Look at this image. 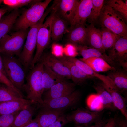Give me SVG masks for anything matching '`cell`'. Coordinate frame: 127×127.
<instances>
[{"label": "cell", "mask_w": 127, "mask_h": 127, "mask_svg": "<svg viewBox=\"0 0 127 127\" xmlns=\"http://www.w3.org/2000/svg\"><path fill=\"white\" fill-rule=\"evenodd\" d=\"M37 63L29 70L26 76V83L24 91L26 93L27 99L29 100L32 104L39 107L44 103L42 79L43 63L40 60Z\"/></svg>", "instance_id": "cell-1"}, {"label": "cell", "mask_w": 127, "mask_h": 127, "mask_svg": "<svg viewBox=\"0 0 127 127\" xmlns=\"http://www.w3.org/2000/svg\"><path fill=\"white\" fill-rule=\"evenodd\" d=\"M51 1V0L43 1L38 0L31 4L29 8L23 11L17 18L13 27L14 29L16 31L26 29L36 24L41 18Z\"/></svg>", "instance_id": "cell-2"}, {"label": "cell", "mask_w": 127, "mask_h": 127, "mask_svg": "<svg viewBox=\"0 0 127 127\" xmlns=\"http://www.w3.org/2000/svg\"><path fill=\"white\" fill-rule=\"evenodd\" d=\"M51 11L49 8L44 12L41 19L35 24L30 27L26 38V41L19 57L25 73L29 71L34 57L33 55L36 46L38 31L48 14Z\"/></svg>", "instance_id": "cell-3"}, {"label": "cell", "mask_w": 127, "mask_h": 127, "mask_svg": "<svg viewBox=\"0 0 127 127\" xmlns=\"http://www.w3.org/2000/svg\"><path fill=\"white\" fill-rule=\"evenodd\" d=\"M102 28L120 36H127V26L123 18L109 5L104 4L99 19Z\"/></svg>", "instance_id": "cell-4"}, {"label": "cell", "mask_w": 127, "mask_h": 127, "mask_svg": "<svg viewBox=\"0 0 127 127\" xmlns=\"http://www.w3.org/2000/svg\"><path fill=\"white\" fill-rule=\"evenodd\" d=\"M1 56L7 77L13 85L22 93L24 91L26 77L22 64L18 58L15 56L2 55Z\"/></svg>", "instance_id": "cell-5"}, {"label": "cell", "mask_w": 127, "mask_h": 127, "mask_svg": "<svg viewBox=\"0 0 127 127\" xmlns=\"http://www.w3.org/2000/svg\"><path fill=\"white\" fill-rule=\"evenodd\" d=\"M29 30L21 29L4 36L0 40V52L4 55L16 56L18 58Z\"/></svg>", "instance_id": "cell-6"}, {"label": "cell", "mask_w": 127, "mask_h": 127, "mask_svg": "<svg viewBox=\"0 0 127 127\" xmlns=\"http://www.w3.org/2000/svg\"><path fill=\"white\" fill-rule=\"evenodd\" d=\"M54 13L51 12L40 28L37 33L36 49L31 64L30 69L32 68L39 61L44 50L48 45L51 38L52 24Z\"/></svg>", "instance_id": "cell-7"}, {"label": "cell", "mask_w": 127, "mask_h": 127, "mask_svg": "<svg viewBox=\"0 0 127 127\" xmlns=\"http://www.w3.org/2000/svg\"><path fill=\"white\" fill-rule=\"evenodd\" d=\"M93 76L96 77L101 82L100 83L111 95L117 109L127 119L126 99L118 90L111 79L107 75L101 74L94 71Z\"/></svg>", "instance_id": "cell-8"}, {"label": "cell", "mask_w": 127, "mask_h": 127, "mask_svg": "<svg viewBox=\"0 0 127 127\" xmlns=\"http://www.w3.org/2000/svg\"><path fill=\"white\" fill-rule=\"evenodd\" d=\"M103 111L102 110L92 111L78 108L66 116L69 122H72L77 126H90L98 123L102 119Z\"/></svg>", "instance_id": "cell-9"}, {"label": "cell", "mask_w": 127, "mask_h": 127, "mask_svg": "<svg viewBox=\"0 0 127 127\" xmlns=\"http://www.w3.org/2000/svg\"><path fill=\"white\" fill-rule=\"evenodd\" d=\"M81 94L78 91L58 98L43 101L44 104L40 106L50 109L63 110L66 108L77 105L81 99Z\"/></svg>", "instance_id": "cell-10"}, {"label": "cell", "mask_w": 127, "mask_h": 127, "mask_svg": "<svg viewBox=\"0 0 127 127\" xmlns=\"http://www.w3.org/2000/svg\"><path fill=\"white\" fill-rule=\"evenodd\" d=\"M79 1L77 0H54L52 4V7L51 11L70 24Z\"/></svg>", "instance_id": "cell-11"}, {"label": "cell", "mask_w": 127, "mask_h": 127, "mask_svg": "<svg viewBox=\"0 0 127 127\" xmlns=\"http://www.w3.org/2000/svg\"><path fill=\"white\" fill-rule=\"evenodd\" d=\"M108 55L119 66L127 71V36L120 37L109 49Z\"/></svg>", "instance_id": "cell-12"}, {"label": "cell", "mask_w": 127, "mask_h": 127, "mask_svg": "<svg viewBox=\"0 0 127 127\" xmlns=\"http://www.w3.org/2000/svg\"><path fill=\"white\" fill-rule=\"evenodd\" d=\"M75 84L65 80L55 84L44 92L43 101L58 98L70 94L75 90Z\"/></svg>", "instance_id": "cell-13"}, {"label": "cell", "mask_w": 127, "mask_h": 127, "mask_svg": "<svg viewBox=\"0 0 127 127\" xmlns=\"http://www.w3.org/2000/svg\"><path fill=\"white\" fill-rule=\"evenodd\" d=\"M92 6V0L79 1L69 29L79 25L85 26L87 20L90 15Z\"/></svg>", "instance_id": "cell-14"}, {"label": "cell", "mask_w": 127, "mask_h": 127, "mask_svg": "<svg viewBox=\"0 0 127 127\" xmlns=\"http://www.w3.org/2000/svg\"><path fill=\"white\" fill-rule=\"evenodd\" d=\"M40 60L65 79H71V74L68 69L52 54L47 53L43 54Z\"/></svg>", "instance_id": "cell-15"}, {"label": "cell", "mask_w": 127, "mask_h": 127, "mask_svg": "<svg viewBox=\"0 0 127 127\" xmlns=\"http://www.w3.org/2000/svg\"><path fill=\"white\" fill-rule=\"evenodd\" d=\"M31 104L29 100L24 98L0 102V115L18 112Z\"/></svg>", "instance_id": "cell-16"}, {"label": "cell", "mask_w": 127, "mask_h": 127, "mask_svg": "<svg viewBox=\"0 0 127 127\" xmlns=\"http://www.w3.org/2000/svg\"><path fill=\"white\" fill-rule=\"evenodd\" d=\"M36 117L40 127H47L64 114V110L50 109L42 106Z\"/></svg>", "instance_id": "cell-17"}, {"label": "cell", "mask_w": 127, "mask_h": 127, "mask_svg": "<svg viewBox=\"0 0 127 127\" xmlns=\"http://www.w3.org/2000/svg\"><path fill=\"white\" fill-rule=\"evenodd\" d=\"M127 71L116 69L109 71L107 75L112 80L119 92L126 99L127 91Z\"/></svg>", "instance_id": "cell-18"}, {"label": "cell", "mask_w": 127, "mask_h": 127, "mask_svg": "<svg viewBox=\"0 0 127 127\" xmlns=\"http://www.w3.org/2000/svg\"><path fill=\"white\" fill-rule=\"evenodd\" d=\"M63 56L56 58L68 69L71 74V79L75 84H82L87 79L93 77L85 73L73 63L66 59Z\"/></svg>", "instance_id": "cell-19"}, {"label": "cell", "mask_w": 127, "mask_h": 127, "mask_svg": "<svg viewBox=\"0 0 127 127\" xmlns=\"http://www.w3.org/2000/svg\"><path fill=\"white\" fill-rule=\"evenodd\" d=\"M79 53L84 59L91 57H97L101 58L112 66L117 69H119V66L113 61L105 52H102L96 49L87 46H77Z\"/></svg>", "instance_id": "cell-20"}, {"label": "cell", "mask_w": 127, "mask_h": 127, "mask_svg": "<svg viewBox=\"0 0 127 127\" xmlns=\"http://www.w3.org/2000/svg\"><path fill=\"white\" fill-rule=\"evenodd\" d=\"M68 39L70 43L77 45L87 46L86 27L80 25L69 29Z\"/></svg>", "instance_id": "cell-21"}, {"label": "cell", "mask_w": 127, "mask_h": 127, "mask_svg": "<svg viewBox=\"0 0 127 127\" xmlns=\"http://www.w3.org/2000/svg\"><path fill=\"white\" fill-rule=\"evenodd\" d=\"M52 12L54 16L52 24L51 38L56 42L59 41L64 34L68 33L69 30L67 27V22Z\"/></svg>", "instance_id": "cell-22"}, {"label": "cell", "mask_w": 127, "mask_h": 127, "mask_svg": "<svg viewBox=\"0 0 127 127\" xmlns=\"http://www.w3.org/2000/svg\"><path fill=\"white\" fill-rule=\"evenodd\" d=\"M65 78L56 73L43 64L42 75L44 93L55 84L65 80Z\"/></svg>", "instance_id": "cell-23"}, {"label": "cell", "mask_w": 127, "mask_h": 127, "mask_svg": "<svg viewBox=\"0 0 127 127\" xmlns=\"http://www.w3.org/2000/svg\"><path fill=\"white\" fill-rule=\"evenodd\" d=\"M86 27L88 45L91 48L105 52L103 48L100 30L90 24Z\"/></svg>", "instance_id": "cell-24"}, {"label": "cell", "mask_w": 127, "mask_h": 127, "mask_svg": "<svg viewBox=\"0 0 127 127\" xmlns=\"http://www.w3.org/2000/svg\"><path fill=\"white\" fill-rule=\"evenodd\" d=\"M93 87L96 92V95L103 109L112 111L117 109L111 95L100 83L95 84Z\"/></svg>", "instance_id": "cell-25"}, {"label": "cell", "mask_w": 127, "mask_h": 127, "mask_svg": "<svg viewBox=\"0 0 127 127\" xmlns=\"http://www.w3.org/2000/svg\"><path fill=\"white\" fill-rule=\"evenodd\" d=\"M35 105L31 104L20 111L11 127H23L30 122L36 110Z\"/></svg>", "instance_id": "cell-26"}, {"label": "cell", "mask_w": 127, "mask_h": 127, "mask_svg": "<svg viewBox=\"0 0 127 127\" xmlns=\"http://www.w3.org/2000/svg\"><path fill=\"white\" fill-rule=\"evenodd\" d=\"M20 14V10L18 9H15L2 17L0 21V40L13 27Z\"/></svg>", "instance_id": "cell-27"}, {"label": "cell", "mask_w": 127, "mask_h": 127, "mask_svg": "<svg viewBox=\"0 0 127 127\" xmlns=\"http://www.w3.org/2000/svg\"><path fill=\"white\" fill-rule=\"evenodd\" d=\"M79 59L87 64L94 71L97 73L117 69L100 58L92 57L86 59L82 58Z\"/></svg>", "instance_id": "cell-28"}, {"label": "cell", "mask_w": 127, "mask_h": 127, "mask_svg": "<svg viewBox=\"0 0 127 127\" xmlns=\"http://www.w3.org/2000/svg\"><path fill=\"white\" fill-rule=\"evenodd\" d=\"M24 98L23 95L12 88L0 83V102Z\"/></svg>", "instance_id": "cell-29"}, {"label": "cell", "mask_w": 127, "mask_h": 127, "mask_svg": "<svg viewBox=\"0 0 127 127\" xmlns=\"http://www.w3.org/2000/svg\"><path fill=\"white\" fill-rule=\"evenodd\" d=\"M102 45L104 50L109 49L114 45L119 36L107 29L102 28L100 30Z\"/></svg>", "instance_id": "cell-30"}, {"label": "cell", "mask_w": 127, "mask_h": 127, "mask_svg": "<svg viewBox=\"0 0 127 127\" xmlns=\"http://www.w3.org/2000/svg\"><path fill=\"white\" fill-rule=\"evenodd\" d=\"M106 3L120 14L127 22V0L125 2L121 0H109L106 1Z\"/></svg>", "instance_id": "cell-31"}, {"label": "cell", "mask_w": 127, "mask_h": 127, "mask_svg": "<svg viewBox=\"0 0 127 127\" xmlns=\"http://www.w3.org/2000/svg\"><path fill=\"white\" fill-rule=\"evenodd\" d=\"M92 7L87 20L91 24L94 25L99 19L105 1L104 0H92Z\"/></svg>", "instance_id": "cell-32"}, {"label": "cell", "mask_w": 127, "mask_h": 127, "mask_svg": "<svg viewBox=\"0 0 127 127\" xmlns=\"http://www.w3.org/2000/svg\"><path fill=\"white\" fill-rule=\"evenodd\" d=\"M63 57L66 59L73 63L85 73L93 77L94 71L85 63L75 57L65 56Z\"/></svg>", "instance_id": "cell-33"}, {"label": "cell", "mask_w": 127, "mask_h": 127, "mask_svg": "<svg viewBox=\"0 0 127 127\" xmlns=\"http://www.w3.org/2000/svg\"><path fill=\"white\" fill-rule=\"evenodd\" d=\"M38 0H3L4 5L12 10L18 9L19 8L32 4Z\"/></svg>", "instance_id": "cell-34"}, {"label": "cell", "mask_w": 127, "mask_h": 127, "mask_svg": "<svg viewBox=\"0 0 127 127\" xmlns=\"http://www.w3.org/2000/svg\"><path fill=\"white\" fill-rule=\"evenodd\" d=\"M20 111L11 114L0 115V127H11Z\"/></svg>", "instance_id": "cell-35"}, {"label": "cell", "mask_w": 127, "mask_h": 127, "mask_svg": "<svg viewBox=\"0 0 127 127\" xmlns=\"http://www.w3.org/2000/svg\"><path fill=\"white\" fill-rule=\"evenodd\" d=\"M65 56L75 57L79 54L77 46L71 43L66 44L64 47Z\"/></svg>", "instance_id": "cell-36"}, {"label": "cell", "mask_w": 127, "mask_h": 127, "mask_svg": "<svg viewBox=\"0 0 127 127\" xmlns=\"http://www.w3.org/2000/svg\"><path fill=\"white\" fill-rule=\"evenodd\" d=\"M52 54L57 58L63 57L64 56L63 46L58 44L53 43L51 47Z\"/></svg>", "instance_id": "cell-37"}, {"label": "cell", "mask_w": 127, "mask_h": 127, "mask_svg": "<svg viewBox=\"0 0 127 127\" xmlns=\"http://www.w3.org/2000/svg\"><path fill=\"white\" fill-rule=\"evenodd\" d=\"M69 122L66 115L63 114L47 127H63Z\"/></svg>", "instance_id": "cell-38"}, {"label": "cell", "mask_w": 127, "mask_h": 127, "mask_svg": "<svg viewBox=\"0 0 127 127\" xmlns=\"http://www.w3.org/2000/svg\"><path fill=\"white\" fill-rule=\"evenodd\" d=\"M0 83L4 84L14 89L19 93L23 95L12 84L7 76L0 71Z\"/></svg>", "instance_id": "cell-39"}, {"label": "cell", "mask_w": 127, "mask_h": 127, "mask_svg": "<svg viewBox=\"0 0 127 127\" xmlns=\"http://www.w3.org/2000/svg\"><path fill=\"white\" fill-rule=\"evenodd\" d=\"M115 119V127H127V119L123 116H116Z\"/></svg>", "instance_id": "cell-40"}, {"label": "cell", "mask_w": 127, "mask_h": 127, "mask_svg": "<svg viewBox=\"0 0 127 127\" xmlns=\"http://www.w3.org/2000/svg\"><path fill=\"white\" fill-rule=\"evenodd\" d=\"M23 127H40L36 117Z\"/></svg>", "instance_id": "cell-41"}, {"label": "cell", "mask_w": 127, "mask_h": 127, "mask_svg": "<svg viewBox=\"0 0 127 127\" xmlns=\"http://www.w3.org/2000/svg\"><path fill=\"white\" fill-rule=\"evenodd\" d=\"M115 118L111 117L106 122L102 127H115Z\"/></svg>", "instance_id": "cell-42"}, {"label": "cell", "mask_w": 127, "mask_h": 127, "mask_svg": "<svg viewBox=\"0 0 127 127\" xmlns=\"http://www.w3.org/2000/svg\"><path fill=\"white\" fill-rule=\"evenodd\" d=\"M11 10H12L11 9L7 6L0 8V21L5 14L9 11Z\"/></svg>", "instance_id": "cell-43"}, {"label": "cell", "mask_w": 127, "mask_h": 127, "mask_svg": "<svg viewBox=\"0 0 127 127\" xmlns=\"http://www.w3.org/2000/svg\"><path fill=\"white\" fill-rule=\"evenodd\" d=\"M106 122V121L105 122V121L102 119L100 122L94 124L93 125L85 127H102Z\"/></svg>", "instance_id": "cell-44"}, {"label": "cell", "mask_w": 127, "mask_h": 127, "mask_svg": "<svg viewBox=\"0 0 127 127\" xmlns=\"http://www.w3.org/2000/svg\"><path fill=\"white\" fill-rule=\"evenodd\" d=\"M0 71L2 72L6 76V75L4 69L2 60L1 54L0 52Z\"/></svg>", "instance_id": "cell-45"}, {"label": "cell", "mask_w": 127, "mask_h": 127, "mask_svg": "<svg viewBox=\"0 0 127 127\" xmlns=\"http://www.w3.org/2000/svg\"><path fill=\"white\" fill-rule=\"evenodd\" d=\"M84 126H76L74 127H83Z\"/></svg>", "instance_id": "cell-46"}, {"label": "cell", "mask_w": 127, "mask_h": 127, "mask_svg": "<svg viewBox=\"0 0 127 127\" xmlns=\"http://www.w3.org/2000/svg\"><path fill=\"white\" fill-rule=\"evenodd\" d=\"M3 0H0V5L3 2Z\"/></svg>", "instance_id": "cell-47"}]
</instances>
